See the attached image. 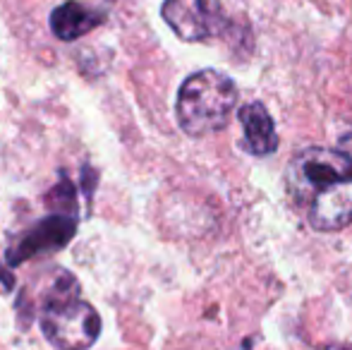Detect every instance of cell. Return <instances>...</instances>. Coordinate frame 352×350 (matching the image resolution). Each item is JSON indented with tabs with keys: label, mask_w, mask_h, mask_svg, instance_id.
I'll return each instance as SVG.
<instances>
[{
	"label": "cell",
	"mask_w": 352,
	"mask_h": 350,
	"mask_svg": "<svg viewBox=\"0 0 352 350\" xmlns=\"http://www.w3.org/2000/svg\"><path fill=\"white\" fill-rule=\"evenodd\" d=\"M77 223L72 216H46L38 226H34L14 250H10V264H22L27 259L43 252L65 248L72 240Z\"/></svg>",
	"instance_id": "cell-5"
},
{
	"label": "cell",
	"mask_w": 352,
	"mask_h": 350,
	"mask_svg": "<svg viewBox=\"0 0 352 350\" xmlns=\"http://www.w3.org/2000/svg\"><path fill=\"white\" fill-rule=\"evenodd\" d=\"M240 122L245 137L250 142V149L256 156H269L278 149V135H276V125L271 113L266 111L264 103H247L240 108Z\"/></svg>",
	"instance_id": "cell-8"
},
{
	"label": "cell",
	"mask_w": 352,
	"mask_h": 350,
	"mask_svg": "<svg viewBox=\"0 0 352 350\" xmlns=\"http://www.w3.org/2000/svg\"><path fill=\"white\" fill-rule=\"evenodd\" d=\"M326 350H352V348H343V346H331V348H326Z\"/></svg>",
	"instance_id": "cell-10"
},
{
	"label": "cell",
	"mask_w": 352,
	"mask_h": 350,
	"mask_svg": "<svg viewBox=\"0 0 352 350\" xmlns=\"http://www.w3.org/2000/svg\"><path fill=\"white\" fill-rule=\"evenodd\" d=\"M41 331L58 350H89L101 333V314L77 295L56 290L41 312Z\"/></svg>",
	"instance_id": "cell-2"
},
{
	"label": "cell",
	"mask_w": 352,
	"mask_h": 350,
	"mask_svg": "<svg viewBox=\"0 0 352 350\" xmlns=\"http://www.w3.org/2000/svg\"><path fill=\"white\" fill-rule=\"evenodd\" d=\"M161 14L182 41H209L228 29L221 0H166Z\"/></svg>",
	"instance_id": "cell-4"
},
{
	"label": "cell",
	"mask_w": 352,
	"mask_h": 350,
	"mask_svg": "<svg viewBox=\"0 0 352 350\" xmlns=\"http://www.w3.org/2000/svg\"><path fill=\"white\" fill-rule=\"evenodd\" d=\"M101 22L103 12L91 10L89 5H82L77 0H67L51 12V32L60 41H77L84 34L94 32Z\"/></svg>",
	"instance_id": "cell-7"
},
{
	"label": "cell",
	"mask_w": 352,
	"mask_h": 350,
	"mask_svg": "<svg viewBox=\"0 0 352 350\" xmlns=\"http://www.w3.org/2000/svg\"><path fill=\"white\" fill-rule=\"evenodd\" d=\"M352 177V164L343 149L307 146L287 166V192L297 204H311L326 187Z\"/></svg>",
	"instance_id": "cell-3"
},
{
	"label": "cell",
	"mask_w": 352,
	"mask_h": 350,
	"mask_svg": "<svg viewBox=\"0 0 352 350\" xmlns=\"http://www.w3.org/2000/svg\"><path fill=\"white\" fill-rule=\"evenodd\" d=\"M338 149H343V151H345V156H348L350 164H352V132H350V135H345V137H343V142H340Z\"/></svg>",
	"instance_id": "cell-9"
},
{
	"label": "cell",
	"mask_w": 352,
	"mask_h": 350,
	"mask_svg": "<svg viewBox=\"0 0 352 350\" xmlns=\"http://www.w3.org/2000/svg\"><path fill=\"white\" fill-rule=\"evenodd\" d=\"M237 103V87L218 70H199L182 82L177 91V122L190 137L221 132L230 122Z\"/></svg>",
	"instance_id": "cell-1"
},
{
	"label": "cell",
	"mask_w": 352,
	"mask_h": 350,
	"mask_svg": "<svg viewBox=\"0 0 352 350\" xmlns=\"http://www.w3.org/2000/svg\"><path fill=\"white\" fill-rule=\"evenodd\" d=\"M352 223V177L333 182L309 204V226L333 233Z\"/></svg>",
	"instance_id": "cell-6"
}]
</instances>
